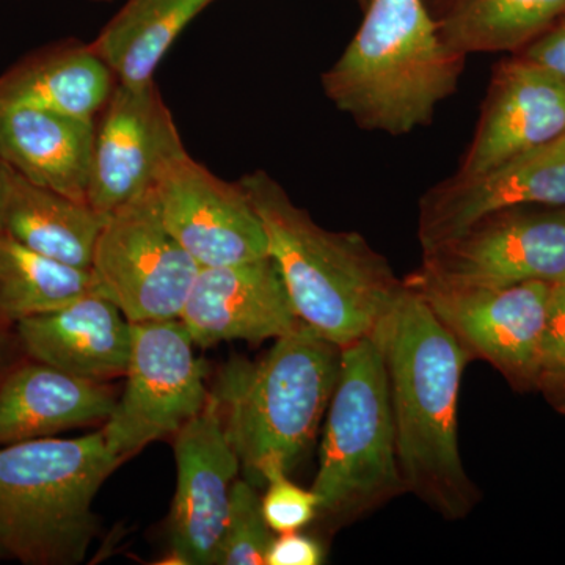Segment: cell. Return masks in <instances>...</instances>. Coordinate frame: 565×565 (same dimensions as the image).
Returning a JSON list of instances; mask_svg holds the SVG:
<instances>
[{
  "label": "cell",
  "instance_id": "cell-1",
  "mask_svg": "<svg viewBox=\"0 0 565 565\" xmlns=\"http://www.w3.org/2000/svg\"><path fill=\"white\" fill-rule=\"evenodd\" d=\"M375 333L384 349L405 489L445 519H463L479 501L457 438V401L470 355L407 282Z\"/></svg>",
  "mask_w": 565,
  "mask_h": 565
},
{
  "label": "cell",
  "instance_id": "cell-2",
  "mask_svg": "<svg viewBox=\"0 0 565 565\" xmlns=\"http://www.w3.org/2000/svg\"><path fill=\"white\" fill-rule=\"evenodd\" d=\"M239 184L262 218L300 322L340 349L373 334L405 288L385 256L362 234L322 228L264 170Z\"/></svg>",
  "mask_w": 565,
  "mask_h": 565
},
{
  "label": "cell",
  "instance_id": "cell-3",
  "mask_svg": "<svg viewBox=\"0 0 565 565\" xmlns=\"http://www.w3.org/2000/svg\"><path fill=\"white\" fill-rule=\"evenodd\" d=\"M465 61L424 0H370L359 32L323 73V93L364 131L404 136L455 95Z\"/></svg>",
  "mask_w": 565,
  "mask_h": 565
},
{
  "label": "cell",
  "instance_id": "cell-4",
  "mask_svg": "<svg viewBox=\"0 0 565 565\" xmlns=\"http://www.w3.org/2000/svg\"><path fill=\"white\" fill-rule=\"evenodd\" d=\"M341 349L300 322L258 362L234 359L211 392L223 429L256 489L289 475L318 434L340 374Z\"/></svg>",
  "mask_w": 565,
  "mask_h": 565
},
{
  "label": "cell",
  "instance_id": "cell-5",
  "mask_svg": "<svg viewBox=\"0 0 565 565\" xmlns=\"http://www.w3.org/2000/svg\"><path fill=\"white\" fill-rule=\"evenodd\" d=\"M125 460L103 430L0 446V552L25 565H77L98 535L93 501Z\"/></svg>",
  "mask_w": 565,
  "mask_h": 565
},
{
  "label": "cell",
  "instance_id": "cell-6",
  "mask_svg": "<svg viewBox=\"0 0 565 565\" xmlns=\"http://www.w3.org/2000/svg\"><path fill=\"white\" fill-rule=\"evenodd\" d=\"M311 490L319 498V515L337 525L407 492L397 462L384 349L375 332L341 348Z\"/></svg>",
  "mask_w": 565,
  "mask_h": 565
},
{
  "label": "cell",
  "instance_id": "cell-7",
  "mask_svg": "<svg viewBox=\"0 0 565 565\" xmlns=\"http://www.w3.org/2000/svg\"><path fill=\"white\" fill-rule=\"evenodd\" d=\"M195 348L180 319L132 322L125 390L102 427L115 456L129 459L203 411L211 392Z\"/></svg>",
  "mask_w": 565,
  "mask_h": 565
},
{
  "label": "cell",
  "instance_id": "cell-8",
  "mask_svg": "<svg viewBox=\"0 0 565 565\" xmlns=\"http://www.w3.org/2000/svg\"><path fill=\"white\" fill-rule=\"evenodd\" d=\"M200 269L167 230L154 189L107 215L90 267L131 322L180 319Z\"/></svg>",
  "mask_w": 565,
  "mask_h": 565
},
{
  "label": "cell",
  "instance_id": "cell-9",
  "mask_svg": "<svg viewBox=\"0 0 565 565\" xmlns=\"http://www.w3.org/2000/svg\"><path fill=\"white\" fill-rule=\"evenodd\" d=\"M430 280L471 288L565 282V211L497 212L423 250L418 270Z\"/></svg>",
  "mask_w": 565,
  "mask_h": 565
},
{
  "label": "cell",
  "instance_id": "cell-10",
  "mask_svg": "<svg viewBox=\"0 0 565 565\" xmlns=\"http://www.w3.org/2000/svg\"><path fill=\"white\" fill-rule=\"evenodd\" d=\"M405 282L423 297L470 359H482L516 382H539L542 334L552 286H449L416 270Z\"/></svg>",
  "mask_w": 565,
  "mask_h": 565
},
{
  "label": "cell",
  "instance_id": "cell-11",
  "mask_svg": "<svg viewBox=\"0 0 565 565\" xmlns=\"http://www.w3.org/2000/svg\"><path fill=\"white\" fill-rule=\"evenodd\" d=\"M184 148L154 81L115 85L95 121L87 203L107 217L154 189L166 163Z\"/></svg>",
  "mask_w": 565,
  "mask_h": 565
},
{
  "label": "cell",
  "instance_id": "cell-12",
  "mask_svg": "<svg viewBox=\"0 0 565 565\" xmlns=\"http://www.w3.org/2000/svg\"><path fill=\"white\" fill-rule=\"evenodd\" d=\"M167 230L200 267L269 255L262 218L239 181L228 182L182 150L154 185Z\"/></svg>",
  "mask_w": 565,
  "mask_h": 565
},
{
  "label": "cell",
  "instance_id": "cell-13",
  "mask_svg": "<svg viewBox=\"0 0 565 565\" xmlns=\"http://www.w3.org/2000/svg\"><path fill=\"white\" fill-rule=\"evenodd\" d=\"M173 437L177 490L169 523L173 564L215 565L241 462L212 396Z\"/></svg>",
  "mask_w": 565,
  "mask_h": 565
},
{
  "label": "cell",
  "instance_id": "cell-14",
  "mask_svg": "<svg viewBox=\"0 0 565 565\" xmlns=\"http://www.w3.org/2000/svg\"><path fill=\"white\" fill-rule=\"evenodd\" d=\"M526 204L565 206V136L484 173L438 182L419 200V243L426 250L489 215Z\"/></svg>",
  "mask_w": 565,
  "mask_h": 565
},
{
  "label": "cell",
  "instance_id": "cell-15",
  "mask_svg": "<svg viewBox=\"0 0 565 565\" xmlns=\"http://www.w3.org/2000/svg\"><path fill=\"white\" fill-rule=\"evenodd\" d=\"M196 348L277 340L300 323L269 255L202 267L180 315Z\"/></svg>",
  "mask_w": 565,
  "mask_h": 565
},
{
  "label": "cell",
  "instance_id": "cell-16",
  "mask_svg": "<svg viewBox=\"0 0 565 565\" xmlns=\"http://www.w3.org/2000/svg\"><path fill=\"white\" fill-rule=\"evenodd\" d=\"M565 136V82L516 57L493 71L473 140L457 174L484 173Z\"/></svg>",
  "mask_w": 565,
  "mask_h": 565
},
{
  "label": "cell",
  "instance_id": "cell-17",
  "mask_svg": "<svg viewBox=\"0 0 565 565\" xmlns=\"http://www.w3.org/2000/svg\"><path fill=\"white\" fill-rule=\"evenodd\" d=\"M17 330L33 362L104 384L125 377L132 322L103 294L90 292L61 310L24 319Z\"/></svg>",
  "mask_w": 565,
  "mask_h": 565
},
{
  "label": "cell",
  "instance_id": "cell-18",
  "mask_svg": "<svg viewBox=\"0 0 565 565\" xmlns=\"http://www.w3.org/2000/svg\"><path fill=\"white\" fill-rule=\"evenodd\" d=\"M115 403L114 390L104 382L85 381L50 364H24L0 385V446L104 424Z\"/></svg>",
  "mask_w": 565,
  "mask_h": 565
},
{
  "label": "cell",
  "instance_id": "cell-19",
  "mask_svg": "<svg viewBox=\"0 0 565 565\" xmlns=\"http://www.w3.org/2000/svg\"><path fill=\"white\" fill-rule=\"evenodd\" d=\"M95 121L58 111L0 114V162L25 180L87 203Z\"/></svg>",
  "mask_w": 565,
  "mask_h": 565
},
{
  "label": "cell",
  "instance_id": "cell-20",
  "mask_svg": "<svg viewBox=\"0 0 565 565\" xmlns=\"http://www.w3.org/2000/svg\"><path fill=\"white\" fill-rule=\"evenodd\" d=\"M117 81L90 43L57 41L0 76V114L40 109L96 120Z\"/></svg>",
  "mask_w": 565,
  "mask_h": 565
},
{
  "label": "cell",
  "instance_id": "cell-21",
  "mask_svg": "<svg viewBox=\"0 0 565 565\" xmlns=\"http://www.w3.org/2000/svg\"><path fill=\"white\" fill-rule=\"evenodd\" d=\"M104 222L106 217L90 204L33 184L0 162V236L47 258L90 269Z\"/></svg>",
  "mask_w": 565,
  "mask_h": 565
},
{
  "label": "cell",
  "instance_id": "cell-22",
  "mask_svg": "<svg viewBox=\"0 0 565 565\" xmlns=\"http://www.w3.org/2000/svg\"><path fill=\"white\" fill-rule=\"evenodd\" d=\"M214 0H128L95 40L92 50L117 84L141 87L182 31Z\"/></svg>",
  "mask_w": 565,
  "mask_h": 565
},
{
  "label": "cell",
  "instance_id": "cell-23",
  "mask_svg": "<svg viewBox=\"0 0 565 565\" xmlns=\"http://www.w3.org/2000/svg\"><path fill=\"white\" fill-rule=\"evenodd\" d=\"M565 18V0H459L438 31L463 55L522 52Z\"/></svg>",
  "mask_w": 565,
  "mask_h": 565
},
{
  "label": "cell",
  "instance_id": "cell-24",
  "mask_svg": "<svg viewBox=\"0 0 565 565\" xmlns=\"http://www.w3.org/2000/svg\"><path fill=\"white\" fill-rule=\"evenodd\" d=\"M99 292L90 269L47 258L0 236V319L18 323Z\"/></svg>",
  "mask_w": 565,
  "mask_h": 565
},
{
  "label": "cell",
  "instance_id": "cell-25",
  "mask_svg": "<svg viewBox=\"0 0 565 565\" xmlns=\"http://www.w3.org/2000/svg\"><path fill=\"white\" fill-rule=\"evenodd\" d=\"M275 533L267 525L258 489L236 479L215 565H266Z\"/></svg>",
  "mask_w": 565,
  "mask_h": 565
},
{
  "label": "cell",
  "instance_id": "cell-26",
  "mask_svg": "<svg viewBox=\"0 0 565 565\" xmlns=\"http://www.w3.org/2000/svg\"><path fill=\"white\" fill-rule=\"evenodd\" d=\"M264 487L263 514L275 534L303 530L318 519V494L311 489L297 486L289 479V475H274Z\"/></svg>",
  "mask_w": 565,
  "mask_h": 565
},
{
  "label": "cell",
  "instance_id": "cell-27",
  "mask_svg": "<svg viewBox=\"0 0 565 565\" xmlns=\"http://www.w3.org/2000/svg\"><path fill=\"white\" fill-rule=\"evenodd\" d=\"M539 373V382L565 374V282L553 285L550 292Z\"/></svg>",
  "mask_w": 565,
  "mask_h": 565
},
{
  "label": "cell",
  "instance_id": "cell-28",
  "mask_svg": "<svg viewBox=\"0 0 565 565\" xmlns=\"http://www.w3.org/2000/svg\"><path fill=\"white\" fill-rule=\"evenodd\" d=\"M322 563L321 544L300 531L275 534L266 561V565H319Z\"/></svg>",
  "mask_w": 565,
  "mask_h": 565
},
{
  "label": "cell",
  "instance_id": "cell-29",
  "mask_svg": "<svg viewBox=\"0 0 565 565\" xmlns=\"http://www.w3.org/2000/svg\"><path fill=\"white\" fill-rule=\"evenodd\" d=\"M519 55L565 82V18Z\"/></svg>",
  "mask_w": 565,
  "mask_h": 565
},
{
  "label": "cell",
  "instance_id": "cell-30",
  "mask_svg": "<svg viewBox=\"0 0 565 565\" xmlns=\"http://www.w3.org/2000/svg\"><path fill=\"white\" fill-rule=\"evenodd\" d=\"M424 2H426L427 9H440L441 14H445L459 0H424Z\"/></svg>",
  "mask_w": 565,
  "mask_h": 565
},
{
  "label": "cell",
  "instance_id": "cell-31",
  "mask_svg": "<svg viewBox=\"0 0 565 565\" xmlns=\"http://www.w3.org/2000/svg\"><path fill=\"white\" fill-rule=\"evenodd\" d=\"M541 384H546L550 388L555 390V392L564 394L565 396V374L557 375V377L545 379Z\"/></svg>",
  "mask_w": 565,
  "mask_h": 565
},
{
  "label": "cell",
  "instance_id": "cell-32",
  "mask_svg": "<svg viewBox=\"0 0 565 565\" xmlns=\"http://www.w3.org/2000/svg\"><path fill=\"white\" fill-rule=\"evenodd\" d=\"M90 2L109 3L111 0H90Z\"/></svg>",
  "mask_w": 565,
  "mask_h": 565
},
{
  "label": "cell",
  "instance_id": "cell-33",
  "mask_svg": "<svg viewBox=\"0 0 565 565\" xmlns=\"http://www.w3.org/2000/svg\"><path fill=\"white\" fill-rule=\"evenodd\" d=\"M360 2H362L363 6H366V3L370 2V0H360Z\"/></svg>",
  "mask_w": 565,
  "mask_h": 565
},
{
  "label": "cell",
  "instance_id": "cell-34",
  "mask_svg": "<svg viewBox=\"0 0 565 565\" xmlns=\"http://www.w3.org/2000/svg\"><path fill=\"white\" fill-rule=\"evenodd\" d=\"M0 556H3V553H2V552H0Z\"/></svg>",
  "mask_w": 565,
  "mask_h": 565
}]
</instances>
